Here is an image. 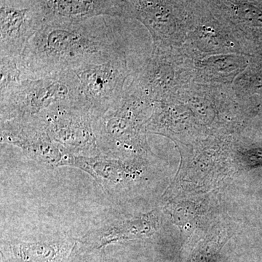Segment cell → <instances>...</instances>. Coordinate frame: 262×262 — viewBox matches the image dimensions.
<instances>
[{
	"label": "cell",
	"instance_id": "8992f818",
	"mask_svg": "<svg viewBox=\"0 0 262 262\" xmlns=\"http://www.w3.org/2000/svg\"><path fill=\"white\" fill-rule=\"evenodd\" d=\"M42 26L37 0L0 1V57L22 55Z\"/></svg>",
	"mask_w": 262,
	"mask_h": 262
},
{
	"label": "cell",
	"instance_id": "ba28073f",
	"mask_svg": "<svg viewBox=\"0 0 262 262\" xmlns=\"http://www.w3.org/2000/svg\"><path fill=\"white\" fill-rule=\"evenodd\" d=\"M42 24L79 22L102 15L124 17V1L115 0H37Z\"/></svg>",
	"mask_w": 262,
	"mask_h": 262
},
{
	"label": "cell",
	"instance_id": "5b68a950",
	"mask_svg": "<svg viewBox=\"0 0 262 262\" xmlns=\"http://www.w3.org/2000/svg\"><path fill=\"white\" fill-rule=\"evenodd\" d=\"M144 111L142 101L135 95L125 92L115 106L96 119L94 130L101 153L115 158L129 149L136 122Z\"/></svg>",
	"mask_w": 262,
	"mask_h": 262
},
{
	"label": "cell",
	"instance_id": "9c48e42d",
	"mask_svg": "<svg viewBox=\"0 0 262 262\" xmlns=\"http://www.w3.org/2000/svg\"><path fill=\"white\" fill-rule=\"evenodd\" d=\"M24 80L27 78L20 56L0 57V97L8 94Z\"/></svg>",
	"mask_w": 262,
	"mask_h": 262
},
{
	"label": "cell",
	"instance_id": "277c9868",
	"mask_svg": "<svg viewBox=\"0 0 262 262\" xmlns=\"http://www.w3.org/2000/svg\"><path fill=\"white\" fill-rule=\"evenodd\" d=\"M53 142L70 154L94 158L101 155L94 130V118L73 103L55 105L36 116Z\"/></svg>",
	"mask_w": 262,
	"mask_h": 262
},
{
	"label": "cell",
	"instance_id": "52a82bcc",
	"mask_svg": "<svg viewBox=\"0 0 262 262\" xmlns=\"http://www.w3.org/2000/svg\"><path fill=\"white\" fill-rule=\"evenodd\" d=\"M2 142L18 146L29 158L42 163L63 165L70 153L53 142L37 117L1 122Z\"/></svg>",
	"mask_w": 262,
	"mask_h": 262
},
{
	"label": "cell",
	"instance_id": "7a4b0ae2",
	"mask_svg": "<svg viewBox=\"0 0 262 262\" xmlns=\"http://www.w3.org/2000/svg\"><path fill=\"white\" fill-rule=\"evenodd\" d=\"M70 71L75 85L74 104L91 114L94 120L115 106L125 93L128 73L125 53L104 63Z\"/></svg>",
	"mask_w": 262,
	"mask_h": 262
},
{
	"label": "cell",
	"instance_id": "6da1fadb",
	"mask_svg": "<svg viewBox=\"0 0 262 262\" xmlns=\"http://www.w3.org/2000/svg\"><path fill=\"white\" fill-rule=\"evenodd\" d=\"M122 53L111 26L100 16L42 24L20 56V63L26 78L38 79L104 63Z\"/></svg>",
	"mask_w": 262,
	"mask_h": 262
},
{
	"label": "cell",
	"instance_id": "3957f363",
	"mask_svg": "<svg viewBox=\"0 0 262 262\" xmlns=\"http://www.w3.org/2000/svg\"><path fill=\"white\" fill-rule=\"evenodd\" d=\"M73 81L70 70L38 79L21 81L0 97L1 122L28 120L55 105L73 103Z\"/></svg>",
	"mask_w": 262,
	"mask_h": 262
}]
</instances>
